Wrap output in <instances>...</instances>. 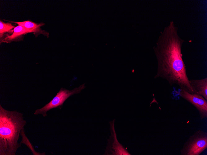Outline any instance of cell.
<instances>
[{"instance_id": "7", "label": "cell", "mask_w": 207, "mask_h": 155, "mask_svg": "<svg viewBox=\"0 0 207 155\" xmlns=\"http://www.w3.org/2000/svg\"><path fill=\"white\" fill-rule=\"evenodd\" d=\"M11 23H15L21 26L26 29L29 30L31 32H33L36 37H37L40 34H42L49 37V33L41 29L40 27L43 25L45 24L41 23L37 24L30 20H27L23 22H13L9 21Z\"/></svg>"}, {"instance_id": "1", "label": "cell", "mask_w": 207, "mask_h": 155, "mask_svg": "<svg viewBox=\"0 0 207 155\" xmlns=\"http://www.w3.org/2000/svg\"><path fill=\"white\" fill-rule=\"evenodd\" d=\"M185 41L179 36L178 28L173 21L170 22L160 37L155 48L158 67L155 78L161 77L172 86H178L181 89L195 93L186 72L183 59L182 45Z\"/></svg>"}, {"instance_id": "3", "label": "cell", "mask_w": 207, "mask_h": 155, "mask_svg": "<svg viewBox=\"0 0 207 155\" xmlns=\"http://www.w3.org/2000/svg\"><path fill=\"white\" fill-rule=\"evenodd\" d=\"M207 148V132L201 130L195 131L184 144L180 155H200Z\"/></svg>"}, {"instance_id": "10", "label": "cell", "mask_w": 207, "mask_h": 155, "mask_svg": "<svg viewBox=\"0 0 207 155\" xmlns=\"http://www.w3.org/2000/svg\"><path fill=\"white\" fill-rule=\"evenodd\" d=\"M15 26L11 23H5L0 21V43H2L4 39L11 36L13 33Z\"/></svg>"}, {"instance_id": "5", "label": "cell", "mask_w": 207, "mask_h": 155, "mask_svg": "<svg viewBox=\"0 0 207 155\" xmlns=\"http://www.w3.org/2000/svg\"><path fill=\"white\" fill-rule=\"evenodd\" d=\"M178 95L192 104L199 112L200 119L207 118V100L202 96L196 93H190L180 89L176 91Z\"/></svg>"}, {"instance_id": "4", "label": "cell", "mask_w": 207, "mask_h": 155, "mask_svg": "<svg viewBox=\"0 0 207 155\" xmlns=\"http://www.w3.org/2000/svg\"><path fill=\"white\" fill-rule=\"evenodd\" d=\"M85 85V84H84L70 90L61 88L59 92L50 102L42 108L36 110L34 114H41L45 117L47 115V112L51 109L55 108L61 109L65 101L71 96L80 93L86 88Z\"/></svg>"}, {"instance_id": "8", "label": "cell", "mask_w": 207, "mask_h": 155, "mask_svg": "<svg viewBox=\"0 0 207 155\" xmlns=\"http://www.w3.org/2000/svg\"><path fill=\"white\" fill-rule=\"evenodd\" d=\"M189 81L195 93L202 96L207 100V78L190 80Z\"/></svg>"}, {"instance_id": "2", "label": "cell", "mask_w": 207, "mask_h": 155, "mask_svg": "<svg viewBox=\"0 0 207 155\" xmlns=\"http://www.w3.org/2000/svg\"><path fill=\"white\" fill-rule=\"evenodd\" d=\"M23 114L9 111L0 105V155H15L21 144L18 140L26 123Z\"/></svg>"}, {"instance_id": "9", "label": "cell", "mask_w": 207, "mask_h": 155, "mask_svg": "<svg viewBox=\"0 0 207 155\" xmlns=\"http://www.w3.org/2000/svg\"><path fill=\"white\" fill-rule=\"evenodd\" d=\"M31 31L24 27L18 25L14 29L13 34L10 36L5 38L2 42L11 43L12 41H23L24 35Z\"/></svg>"}, {"instance_id": "6", "label": "cell", "mask_w": 207, "mask_h": 155, "mask_svg": "<svg viewBox=\"0 0 207 155\" xmlns=\"http://www.w3.org/2000/svg\"><path fill=\"white\" fill-rule=\"evenodd\" d=\"M115 119L109 122L111 135L108 139V143L104 155H130L126 148H125L117 140L114 128Z\"/></svg>"}]
</instances>
